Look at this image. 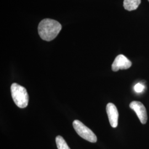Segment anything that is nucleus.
Masks as SVG:
<instances>
[{"instance_id":"obj_3","label":"nucleus","mask_w":149,"mask_h":149,"mask_svg":"<svg viewBox=\"0 0 149 149\" xmlns=\"http://www.w3.org/2000/svg\"><path fill=\"white\" fill-rule=\"evenodd\" d=\"M72 124L75 131L82 138L91 143H95L97 142V138L95 134L80 120H74Z\"/></svg>"},{"instance_id":"obj_4","label":"nucleus","mask_w":149,"mask_h":149,"mask_svg":"<svg viewBox=\"0 0 149 149\" xmlns=\"http://www.w3.org/2000/svg\"><path fill=\"white\" fill-rule=\"evenodd\" d=\"M129 106L135 112L141 123L143 124H146L148 120V115L144 104L140 102L133 101L130 103Z\"/></svg>"},{"instance_id":"obj_6","label":"nucleus","mask_w":149,"mask_h":149,"mask_svg":"<svg viewBox=\"0 0 149 149\" xmlns=\"http://www.w3.org/2000/svg\"><path fill=\"white\" fill-rule=\"evenodd\" d=\"M106 112L111 125L113 128H116L118 124L119 113L116 106L112 103L107 104Z\"/></svg>"},{"instance_id":"obj_2","label":"nucleus","mask_w":149,"mask_h":149,"mask_svg":"<svg viewBox=\"0 0 149 149\" xmlns=\"http://www.w3.org/2000/svg\"><path fill=\"white\" fill-rule=\"evenodd\" d=\"M11 95L13 100L20 108L27 107L29 102V96L26 89L16 83H13L11 87Z\"/></svg>"},{"instance_id":"obj_7","label":"nucleus","mask_w":149,"mask_h":149,"mask_svg":"<svg viewBox=\"0 0 149 149\" xmlns=\"http://www.w3.org/2000/svg\"><path fill=\"white\" fill-rule=\"evenodd\" d=\"M141 3V0H124L123 6L127 11L135 10Z\"/></svg>"},{"instance_id":"obj_1","label":"nucleus","mask_w":149,"mask_h":149,"mask_svg":"<svg viewBox=\"0 0 149 149\" xmlns=\"http://www.w3.org/2000/svg\"><path fill=\"white\" fill-rule=\"evenodd\" d=\"M62 26L59 22L50 18L44 19L38 25V33L40 38L45 41L53 40L58 36Z\"/></svg>"},{"instance_id":"obj_10","label":"nucleus","mask_w":149,"mask_h":149,"mask_svg":"<svg viewBox=\"0 0 149 149\" xmlns=\"http://www.w3.org/2000/svg\"><path fill=\"white\" fill-rule=\"evenodd\" d=\"M148 1H149V0H148Z\"/></svg>"},{"instance_id":"obj_5","label":"nucleus","mask_w":149,"mask_h":149,"mask_svg":"<svg viewBox=\"0 0 149 149\" xmlns=\"http://www.w3.org/2000/svg\"><path fill=\"white\" fill-rule=\"evenodd\" d=\"M132 62L123 55H119L116 58L112 65L113 71H118L119 70L128 69L131 67Z\"/></svg>"},{"instance_id":"obj_9","label":"nucleus","mask_w":149,"mask_h":149,"mask_svg":"<svg viewBox=\"0 0 149 149\" xmlns=\"http://www.w3.org/2000/svg\"><path fill=\"white\" fill-rule=\"evenodd\" d=\"M144 88L145 87L144 85L139 83L134 86V90L137 93H141L144 91Z\"/></svg>"},{"instance_id":"obj_8","label":"nucleus","mask_w":149,"mask_h":149,"mask_svg":"<svg viewBox=\"0 0 149 149\" xmlns=\"http://www.w3.org/2000/svg\"><path fill=\"white\" fill-rule=\"evenodd\" d=\"M56 143L58 149H71L64 139L60 135L57 136L56 138Z\"/></svg>"}]
</instances>
